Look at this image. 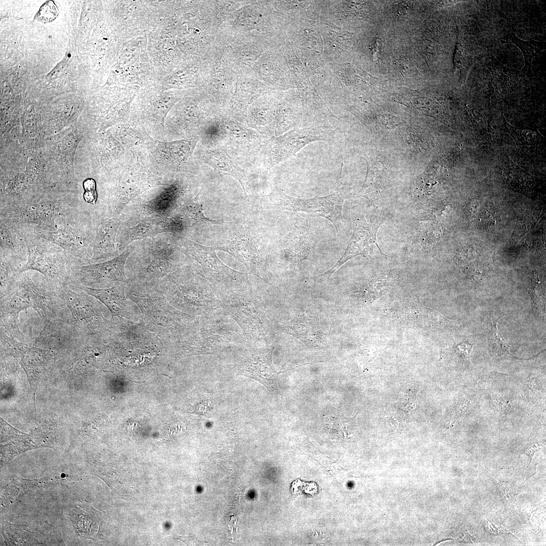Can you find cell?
I'll use <instances>...</instances> for the list:
<instances>
[{
	"mask_svg": "<svg viewBox=\"0 0 546 546\" xmlns=\"http://www.w3.org/2000/svg\"><path fill=\"white\" fill-rule=\"evenodd\" d=\"M84 209L86 208L76 197L35 196L23 201L1 205L0 221L9 226L26 225L52 231L55 229L59 219Z\"/></svg>",
	"mask_w": 546,
	"mask_h": 546,
	"instance_id": "6da1fadb",
	"label": "cell"
},
{
	"mask_svg": "<svg viewBox=\"0 0 546 546\" xmlns=\"http://www.w3.org/2000/svg\"><path fill=\"white\" fill-rule=\"evenodd\" d=\"M9 226L20 236L27 248V260L20 273L37 271L49 284L61 286L71 279L72 267L79 263L75 258L57 245L37 235L29 226Z\"/></svg>",
	"mask_w": 546,
	"mask_h": 546,
	"instance_id": "7a4b0ae2",
	"label": "cell"
},
{
	"mask_svg": "<svg viewBox=\"0 0 546 546\" xmlns=\"http://www.w3.org/2000/svg\"><path fill=\"white\" fill-rule=\"evenodd\" d=\"M93 212L89 209L59 219L52 231L31 228L38 236L57 245L84 265L91 263L94 238Z\"/></svg>",
	"mask_w": 546,
	"mask_h": 546,
	"instance_id": "3957f363",
	"label": "cell"
},
{
	"mask_svg": "<svg viewBox=\"0 0 546 546\" xmlns=\"http://www.w3.org/2000/svg\"><path fill=\"white\" fill-rule=\"evenodd\" d=\"M136 253L130 281L156 284L170 272L171 251L165 239L147 240Z\"/></svg>",
	"mask_w": 546,
	"mask_h": 546,
	"instance_id": "277c9868",
	"label": "cell"
},
{
	"mask_svg": "<svg viewBox=\"0 0 546 546\" xmlns=\"http://www.w3.org/2000/svg\"><path fill=\"white\" fill-rule=\"evenodd\" d=\"M133 248L126 247L120 254L111 259L72 267L71 280L86 287L106 288L119 283H127L129 279L124 272L127 259ZM111 286H112L111 285Z\"/></svg>",
	"mask_w": 546,
	"mask_h": 546,
	"instance_id": "5b68a950",
	"label": "cell"
},
{
	"mask_svg": "<svg viewBox=\"0 0 546 546\" xmlns=\"http://www.w3.org/2000/svg\"><path fill=\"white\" fill-rule=\"evenodd\" d=\"M278 198L279 206L283 209L295 212L302 211L311 216L329 219L338 234L339 228L343 220L342 208L344 196L341 193L336 192L326 196L310 198H294L282 193Z\"/></svg>",
	"mask_w": 546,
	"mask_h": 546,
	"instance_id": "8992f818",
	"label": "cell"
},
{
	"mask_svg": "<svg viewBox=\"0 0 546 546\" xmlns=\"http://www.w3.org/2000/svg\"><path fill=\"white\" fill-rule=\"evenodd\" d=\"M258 38L259 37L250 35L230 36L219 33L217 50L237 73L251 72L261 53Z\"/></svg>",
	"mask_w": 546,
	"mask_h": 546,
	"instance_id": "52a82bcc",
	"label": "cell"
},
{
	"mask_svg": "<svg viewBox=\"0 0 546 546\" xmlns=\"http://www.w3.org/2000/svg\"><path fill=\"white\" fill-rule=\"evenodd\" d=\"M93 218L95 235L91 263L105 261L120 254L118 236L122 222L119 216H109L95 211Z\"/></svg>",
	"mask_w": 546,
	"mask_h": 546,
	"instance_id": "ba28073f",
	"label": "cell"
},
{
	"mask_svg": "<svg viewBox=\"0 0 546 546\" xmlns=\"http://www.w3.org/2000/svg\"><path fill=\"white\" fill-rule=\"evenodd\" d=\"M22 272L10 282L13 286L12 296L6 305V311L13 316L29 308L35 309L45 317L48 305L40 285L29 273Z\"/></svg>",
	"mask_w": 546,
	"mask_h": 546,
	"instance_id": "9c48e42d",
	"label": "cell"
},
{
	"mask_svg": "<svg viewBox=\"0 0 546 546\" xmlns=\"http://www.w3.org/2000/svg\"><path fill=\"white\" fill-rule=\"evenodd\" d=\"M61 295L75 320L90 334L107 331L110 322L100 308L87 295L78 293L67 284L62 286Z\"/></svg>",
	"mask_w": 546,
	"mask_h": 546,
	"instance_id": "30bf717a",
	"label": "cell"
},
{
	"mask_svg": "<svg viewBox=\"0 0 546 546\" xmlns=\"http://www.w3.org/2000/svg\"><path fill=\"white\" fill-rule=\"evenodd\" d=\"M381 222L378 220L368 221L361 215L355 221L353 233L349 241L343 256L331 269L314 278L325 281L329 278L340 266L357 255H368L371 251L370 245L375 244L379 247L377 241V233Z\"/></svg>",
	"mask_w": 546,
	"mask_h": 546,
	"instance_id": "8fae6325",
	"label": "cell"
},
{
	"mask_svg": "<svg viewBox=\"0 0 546 546\" xmlns=\"http://www.w3.org/2000/svg\"><path fill=\"white\" fill-rule=\"evenodd\" d=\"M125 284L119 283L106 288H93L80 284L75 286L96 299L100 300L109 310L112 318H124L136 322L138 312L127 300L125 295Z\"/></svg>",
	"mask_w": 546,
	"mask_h": 546,
	"instance_id": "7c38bea8",
	"label": "cell"
},
{
	"mask_svg": "<svg viewBox=\"0 0 546 546\" xmlns=\"http://www.w3.org/2000/svg\"><path fill=\"white\" fill-rule=\"evenodd\" d=\"M167 229L164 218L157 216L144 218L134 226L124 230L120 228L118 236L119 248L121 251L124 247L133 241L154 237L158 234L165 233Z\"/></svg>",
	"mask_w": 546,
	"mask_h": 546,
	"instance_id": "4fadbf2b",
	"label": "cell"
},
{
	"mask_svg": "<svg viewBox=\"0 0 546 546\" xmlns=\"http://www.w3.org/2000/svg\"><path fill=\"white\" fill-rule=\"evenodd\" d=\"M316 243L315 235L309 230L298 227L287 236L285 251L287 256L293 260L307 259L314 254Z\"/></svg>",
	"mask_w": 546,
	"mask_h": 546,
	"instance_id": "5bb4252c",
	"label": "cell"
},
{
	"mask_svg": "<svg viewBox=\"0 0 546 546\" xmlns=\"http://www.w3.org/2000/svg\"><path fill=\"white\" fill-rule=\"evenodd\" d=\"M6 342L10 353L19 361L30 380L43 371L47 358L43 350L27 347L9 338Z\"/></svg>",
	"mask_w": 546,
	"mask_h": 546,
	"instance_id": "9a60e30c",
	"label": "cell"
},
{
	"mask_svg": "<svg viewBox=\"0 0 546 546\" xmlns=\"http://www.w3.org/2000/svg\"><path fill=\"white\" fill-rule=\"evenodd\" d=\"M206 162L221 175L235 177L242 185L245 194L248 192L247 179L244 172L226 153L210 151L206 156Z\"/></svg>",
	"mask_w": 546,
	"mask_h": 546,
	"instance_id": "2e32d148",
	"label": "cell"
},
{
	"mask_svg": "<svg viewBox=\"0 0 546 546\" xmlns=\"http://www.w3.org/2000/svg\"><path fill=\"white\" fill-rule=\"evenodd\" d=\"M0 253L20 259L26 262L28 251L20 236L12 228L0 222Z\"/></svg>",
	"mask_w": 546,
	"mask_h": 546,
	"instance_id": "e0dca14e",
	"label": "cell"
},
{
	"mask_svg": "<svg viewBox=\"0 0 546 546\" xmlns=\"http://www.w3.org/2000/svg\"><path fill=\"white\" fill-rule=\"evenodd\" d=\"M186 219L193 225L203 224H222L223 221L215 220L205 217L203 211L202 206L198 201H191L186 203L181 208Z\"/></svg>",
	"mask_w": 546,
	"mask_h": 546,
	"instance_id": "ac0fdd59",
	"label": "cell"
},
{
	"mask_svg": "<svg viewBox=\"0 0 546 546\" xmlns=\"http://www.w3.org/2000/svg\"><path fill=\"white\" fill-rule=\"evenodd\" d=\"M247 2L248 1H212L213 11L221 25L231 13Z\"/></svg>",
	"mask_w": 546,
	"mask_h": 546,
	"instance_id": "d6986e66",
	"label": "cell"
},
{
	"mask_svg": "<svg viewBox=\"0 0 546 546\" xmlns=\"http://www.w3.org/2000/svg\"><path fill=\"white\" fill-rule=\"evenodd\" d=\"M301 319L303 324H301L299 318L295 322V324L302 328V329L296 326L295 327V335L296 336L298 337L299 338L302 340L304 342L310 340L312 339V336L319 337L320 335V329H317L316 322L314 319L311 318H308L307 321V324L306 323V317H301Z\"/></svg>",
	"mask_w": 546,
	"mask_h": 546,
	"instance_id": "ffe728a7",
	"label": "cell"
},
{
	"mask_svg": "<svg viewBox=\"0 0 546 546\" xmlns=\"http://www.w3.org/2000/svg\"><path fill=\"white\" fill-rule=\"evenodd\" d=\"M511 40L522 52L525 61V64L529 66L533 58L539 53L542 49L539 42L535 41H525L514 36Z\"/></svg>",
	"mask_w": 546,
	"mask_h": 546,
	"instance_id": "44dd1931",
	"label": "cell"
},
{
	"mask_svg": "<svg viewBox=\"0 0 546 546\" xmlns=\"http://www.w3.org/2000/svg\"><path fill=\"white\" fill-rule=\"evenodd\" d=\"M59 10L53 1L46 2L40 8L35 19L42 23H49L58 16Z\"/></svg>",
	"mask_w": 546,
	"mask_h": 546,
	"instance_id": "7402d4cb",
	"label": "cell"
},
{
	"mask_svg": "<svg viewBox=\"0 0 546 546\" xmlns=\"http://www.w3.org/2000/svg\"><path fill=\"white\" fill-rule=\"evenodd\" d=\"M84 193L83 195L84 200L88 203L95 205L97 198L96 182L93 178H87L83 183Z\"/></svg>",
	"mask_w": 546,
	"mask_h": 546,
	"instance_id": "603a6c76",
	"label": "cell"
},
{
	"mask_svg": "<svg viewBox=\"0 0 546 546\" xmlns=\"http://www.w3.org/2000/svg\"><path fill=\"white\" fill-rule=\"evenodd\" d=\"M398 66L402 73L407 76L413 77L418 73L416 66L409 59L400 58L398 60Z\"/></svg>",
	"mask_w": 546,
	"mask_h": 546,
	"instance_id": "cb8c5ba5",
	"label": "cell"
},
{
	"mask_svg": "<svg viewBox=\"0 0 546 546\" xmlns=\"http://www.w3.org/2000/svg\"><path fill=\"white\" fill-rule=\"evenodd\" d=\"M496 322H494L493 324V333L492 337L493 339L495 342V344L499 347L501 352L507 355H512L510 353L508 345L506 343L503 335L500 333V331L498 330L497 327Z\"/></svg>",
	"mask_w": 546,
	"mask_h": 546,
	"instance_id": "d4e9b609",
	"label": "cell"
},
{
	"mask_svg": "<svg viewBox=\"0 0 546 546\" xmlns=\"http://www.w3.org/2000/svg\"><path fill=\"white\" fill-rule=\"evenodd\" d=\"M472 347L473 344L470 343L468 341H464L457 345V349L459 352L467 359L469 358L470 355Z\"/></svg>",
	"mask_w": 546,
	"mask_h": 546,
	"instance_id": "484cf974",
	"label": "cell"
},
{
	"mask_svg": "<svg viewBox=\"0 0 546 546\" xmlns=\"http://www.w3.org/2000/svg\"><path fill=\"white\" fill-rule=\"evenodd\" d=\"M541 445L538 443H533L527 446L524 452L529 456L532 459L533 454L541 448Z\"/></svg>",
	"mask_w": 546,
	"mask_h": 546,
	"instance_id": "4316f807",
	"label": "cell"
},
{
	"mask_svg": "<svg viewBox=\"0 0 546 546\" xmlns=\"http://www.w3.org/2000/svg\"><path fill=\"white\" fill-rule=\"evenodd\" d=\"M379 47H380L379 43V42H378V41L377 40L375 42V44H374L375 49H373L374 56L376 58H377V56L378 55V54L379 53L380 50H381V49H380Z\"/></svg>",
	"mask_w": 546,
	"mask_h": 546,
	"instance_id": "83f0119b",
	"label": "cell"
}]
</instances>
